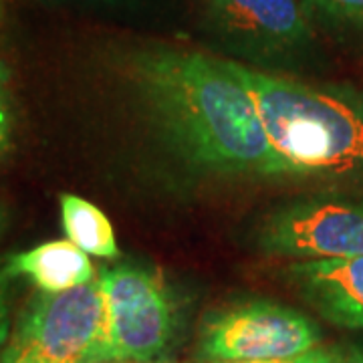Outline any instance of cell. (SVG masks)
<instances>
[{"label":"cell","instance_id":"ac0fdd59","mask_svg":"<svg viewBox=\"0 0 363 363\" xmlns=\"http://www.w3.org/2000/svg\"><path fill=\"white\" fill-rule=\"evenodd\" d=\"M2 224H4V210L0 206V228H2Z\"/></svg>","mask_w":363,"mask_h":363},{"label":"cell","instance_id":"ba28073f","mask_svg":"<svg viewBox=\"0 0 363 363\" xmlns=\"http://www.w3.org/2000/svg\"><path fill=\"white\" fill-rule=\"evenodd\" d=\"M286 272L305 298L329 321L363 329V257L298 260Z\"/></svg>","mask_w":363,"mask_h":363},{"label":"cell","instance_id":"e0dca14e","mask_svg":"<svg viewBox=\"0 0 363 363\" xmlns=\"http://www.w3.org/2000/svg\"><path fill=\"white\" fill-rule=\"evenodd\" d=\"M104 363H166V362H104Z\"/></svg>","mask_w":363,"mask_h":363},{"label":"cell","instance_id":"277c9868","mask_svg":"<svg viewBox=\"0 0 363 363\" xmlns=\"http://www.w3.org/2000/svg\"><path fill=\"white\" fill-rule=\"evenodd\" d=\"M104 362H154L174 335V301L157 272L138 264L101 269Z\"/></svg>","mask_w":363,"mask_h":363},{"label":"cell","instance_id":"8fae6325","mask_svg":"<svg viewBox=\"0 0 363 363\" xmlns=\"http://www.w3.org/2000/svg\"><path fill=\"white\" fill-rule=\"evenodd\" d=\"M309 11H317L341 23H363V0H305Z\"/></svg>","mask_w":363,"mask_h":363},{"label":"cell","instance_id":"4fadbf2b","mask_svg":"<svg viewBox=\"0 0 363 363\" xmlns=\"http://www.w3.org/2000/svg\"><path fill=\"white\" fill-rule=\"evenodd\" d=\"M212 363H343V357H339L335 351L317 347V350L295 355V357H285V359H257V362H212Z\"/></svg>","mask_w":363,"mask_h":363},{"label":"cell","instance_id":"3957f363","mask_svg":"<svg viewBox=\"0 0 363 363\" xmlns=\"http://www.w3.org/2000/svg\"><path fill=\"white\" fill-rule=\"evenodd\" d=\"M104 293L99 279L33 298L0 350V363H101Z\"/></svg>","mask_w":363,"mask_h":363},{"label":"cell","instance_id":"5b68a950","mask_svg":"<svg viewBox=\"0 0 363 363\" xmlns=\"http://www.w3.org/2000/svg\"><path fill=\"white\" fill-rule=\"evenodd\" d=\"M319 343V327L309 317L257 301L214 313L202 327L200 350L212 362H257L303 355Z\"/></svg>","mask_w":363,"mask_h":363},{"label":"cell","instance_id":"52a82bcc","mask_svg":"<svg viewBox=\"0 0 363 363\" xmlns=\"http://www.w3.org/2000/svg\"><path fill=\"white\" fill-rule=\"evenodd\" d=\"M264 250L298 260L363 257V204L317 200L274 214L260 234Z\"/></svg>","mask_w":363,"mask_h":363},{"label":"cell","instance_id":"9c48e42d","mask_svg":"<svg viewBox=\"0 0 363 363\" xmlns=\"http://www.w3.org/2000/svg\"><path fill=\"white\" fill-rule=\"evenodd\" d=\"M9 277H25L40 293H63L97 279L87 252L71 240H51L11 255L2 267Z\"/></svg>","mask_w":363,"mask_h":363},{"label":"cell","instance_id":"7a4b0ae2","mask_svg":"<svg viewBox=\"0 0 363 363\" xmlns=\"http://www.w3.org/2000/svg\"><path fill=\"white\" fill-rule=\"evenodd\" d=\"M245 83L286 176L363 174V97L228 61Z\"/></svg>","mask_w":363,"mask_h":363},{"label":"cell","instance_id":"2e32d148","mask_svg":"<svg viewBox=\"0 0 363 363\" xmlns=\"http://www.w3.org/2000/svg\"><path fill=\"white\" fill-rule=\"evenodd\" d=\"M343 363H363V347L351 351V355Z\"/></svg>","mask_w":363,"mask_h":363},{"label":"cell","instance_id":"30bf717a","mask_svg":"<svg viewBox=\"0 0 363 363\" xmlns=\"http://www.w3.org/2000/svg\"><path fill=\"white\" fill-rule=\"evenodd\" d=\"M59 204H61V224L67 234V240H71L89 257H101V259L119 257L113 226L101 208L75 194H63Z\"/></svg>","mask_w":363,"mask_h":363},{"label":"cell","instance_id":"7c38bea8","mask_svg":"<svg viewBox=\"0 0 363 363\" xmlns=\"http://www.w3.org/2000/svg\"><path fill=\"white\" fill-rule=\"evenodd\" d=\"M13 104L9 91V69L0 61V156L13 143Z\"/></svg>","mask_w":363,"mask_h":363},{"label":"cell","instance_id":"6da1fadb","mask_svg":"<svg viewBox=\"0 0 363 363\" xmlns=\"http://www.w3.org/2000/svg\"><path fill=\"white\" fill-rule=\"evenodd\" d=\"M125 75L164 142L194 168L286 176L257 105L226 59L147 45L128 55Z\"/></svg>","mask_w":363,"mask_h":363},{"label":"cell","instance_id":"9a60e30c","mask_svg":"<svg viewBox=\"0 0 363 363\" xmlns=\"http://www.w3.org/2000/svg\"><path fill=\"white\" fill-rule=\"evenodd\" d=\"M45 4L51 6H61V4H99V2H107V0H40Z\"/></svg>","mask_w":363,"mask_h":363},{"label":"cell","instance_id":"8992f818","mask_svg":"<svg viewBox=\"0 0 363 363\" xmlns=\"http://www.w3.org/2000/svg\"><path fill=\"white\" fill-rule=\"evenodd\" d=\"M212 35L257 61L285 59L313 40L305 0H200Z\"/></svg>","mask_w":363,"mask_h":363},{"label":"cell","instance_id":"d6986e66","mask_svg":"<svg viewBox=\"0 0 363 363\" xmlns=\"http://www.w3.org/2000/svg\"><path fill=\"white\" fill-rule=\"evenodd\" d=\"M0 13H2V0H0Z\"/></svg>","mask_w":363,"mask_h":363},{"label":"cell","instance_id":"5bb4252c","mask_svg":"<svg viewBox=\"0 0 363 363\" xmlns=\"http://www.w3.org/2000/svg\"><path fill=\"white\" fill-rule=\"evenodd\" d=\"M9 274L0 269V350L11 337V305H9Z\"/></svg>","mask_w":363,"mask_h":363}]
</instances>
